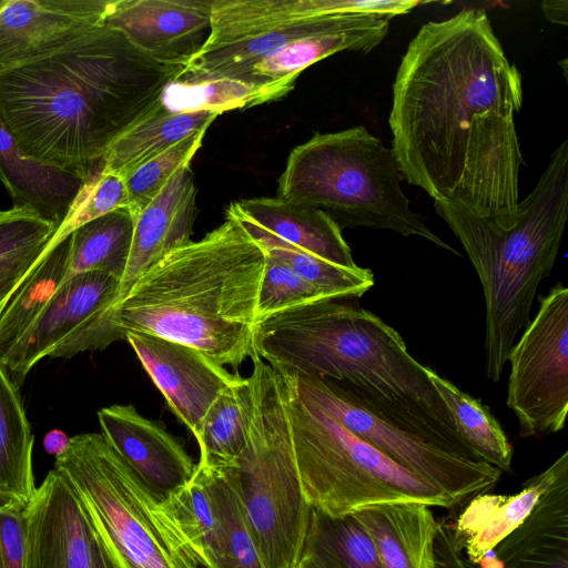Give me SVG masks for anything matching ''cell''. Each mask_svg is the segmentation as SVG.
<instances>
[{
  "instance_id": "obj_13",
  "label": "cell",
  "mask_w": 568,
  "mask_h": 568,
  "mask_svg": "<svg viewBox=\"0 0 568 568\" xmlns=\"http://www.w3.org/2000/svg\"><path fill=\"white\" fill-rule=\"evenodd\" d=\"M24 568H91L103 542L83 503L55 468L24 507Z\"/></svg>"
},
{
  "instance_id": "obj_33",
  "label": "cell",
  "mask_w": 568,
  "mask_h": 568,
  "mask_svg": "<svg viewBox=\"0 0 568 568\" xmlns=\"http://www.w3.org/2000/svg\"><path fill=\"white\" fill-rule=\"evenodd\" d=\"M237 220L267 254L285 263L313 286L336 298L353 300L361 297L375 284L374 273L369 268L358 265L345 267L328 262L283 241L252 223Z\"/></svg>"
},
{
  "instance_id": "obj_28",
  "label": "cell",
  "mask_w": 568,
  "mask_h": 568,
  "mask_svg": "<svg viewBox=\"0 0 568 568\" xmlns=\"http://www.w3.org/2000/svg\"><path fill=\"white\" fill-rule=\"evenodd\" d=\"M201 465L207 477L216 524L204 568H264L237 495L231 467Z\"/></svg>"
},
{
  "instance_id": "obj_6",
  "label": "cell",
  "mask_w": 568,
  "mask_h": 568,
  "mask_svg": "<svg viewBox=\"0 0 568 568\" xmlns=\"http://www.w3.org/2000/svg\"><path fill=\"white\" fill-rule=\"evenodd\" d=\"M402 180L392 149L357 125L316 133L295 146L278 179L277 197L324 211L341 230H389L460 256L412 210Z\"/></svg>"
},
{
  "instance_id": "obj_31",
  "label": "cell",
  "mask_w": 568,
  "mask_h": 568,
  "mask_svg": "<svg viewBox=\"0 0 568 568\" xmlns=\"http://www.w3.org/2000/svg\"><path fill=\"white\" fill-rule=\"evenodd\" d=\"M427 377L444 402L460 438L483 462L511 471L513 448L489 407L426 366Z\"/></svg>"
},
{
  "instance_id": "obj_21",
  "label": "cell",
  "mask_w": 568,
  "mask_h": 568,
  "mask_svg": "<svg viewBox=\"0 0 568 568\" xmlns=\"http://www.w3.org/2000/svg\"><path fill=\"white\" fill-rule=\"evenodd\" d=\"M226 213L323 260L357 266L342 230L320 209L280 197H255L232 203Z\"/></svg>"
},
{
  "instance_id": "obj_40",
  "label": "cell",
  "mask_w": 568,
  "mask_h": 568,
  "mask_svg": "<svg viewBox=\"0 0 568 568\" xmlns=\"http://www.w3.org/2000/svg\"><path fill=\"white\" fill-rule=\"evenodd\" d=\"M47 244L29 247L0 260V303L36 263Z\"/></svg>"
},
{
  "instance_id": "obj_14",
  "label": "cell",
  "mask_w": 568,
  "mask_h": 568,
  "mask_svg": "<svg viewBox=\"0 0 568 568\" xmlns=\"http://www.w3.org/2000/svg\"><path fill=\"white\" fill-rule=\"evenodd\" d=\"M110 0H4L0 74L61 51L105 22Z\"/></svg>"
},
{
  "instance_id": "obj_38",
  "label": "cell",
  "mask_w": 568,
  "mask_h": 568,
  "mask_svg": "<svg viewBox=\"0 0 568 568\" xmlns=\"http://www.w3.org/2000/svg\"><path fill=\"white\" fill-rule=\"evenodd\" d=\"M59 226L30 206L0 210V260L47 244Z\"/></svg>"
},
{
  "instance_id": "obj_27",
  "label": "cell",
  "mask_w": 568,
  "mask_h": 568,
  "mask_svg": "<svg viewBox=\"0 0 568 568\" xmlns=\"http://www.w3.org/2000/svg\"><path fill=\"white\" fill-rule=\"evenodd\" d=\"M34 437L16 381L0 362V501L26 507L37 487Z\"/></svg>"
},
{
  "instance_id": "obj_8",
  "label": "cell",
  "mask_w": 568,
  "mask_h": 568,
  "mask_svg": "<svg viewBox=\"0 0 568 568\" xmlns=\"http://www.w3.org/2000/svg\"><path fill=\"white\" fill-rule=\"evenodd\" d=\"M286 386V409L307 504L333 516L392 503L450 508L438 488L400 467Z\"/></svg>"
},
{
  "instance_id": "obj_2",
  "label": "cell",
  "mask_w": 568,
  "mask_h": 568,
  "mask_svg": "<svg viewBox=\"0 0 568 568\" xmlns=\"http://www.w3.org/2000/svg\"><path fill=\"white\" fill-rule=\"evenodd\" d=\"M185 65L101 24L61 51L0 74V120L30 158L87 183L112 143Z\"/></svg>"
},
{
  "instance_id": "obj_26",
  "label": "cell",
  "mask_w": 568,
  "mask_h": 568,
  "mask_svg": "<svg viewBox=\"0 0 568 568\" xmlns=\"http://www.w3.org/2000/svg\"><path fill=\"white\" fill-rule=\"evenodd\" d=\"M69 241L70 235L59 243L49 241L36 263L0 303V362L68 278Z\"/></svg>"
},
{
  "instance_id": "obj_34",
  "label": "cell",
  "mask_w": 568,
  "mask_h": 568,
  "mask_svg": "<svg viewBox=\"0 0 568 568\" xmlns=\"http://www.w3.org/2000/svg\"><path fill=\"white\" fill-rule=\"evenodd\" d=\"M270 95L237 80L214 78L174 80L165 85L160 104L171 113L214 112L245 109L270 102Z\"/></svg>"
},
{
  "instance_id": "obj_30",
  "label": "cell",
  "mask_w": 568,
  "mask_h": 568,
  "mask_svg": "<svg viewBox=\"0 0 568 568\" xmlns=\"http://www.w3.org/2000/svg\"><path fill=\"white\" fill-rule=\"evenodd\" d=\"M298 565L304 568H383L376 547L353 514L311 507Z\"/></svg>"
},
{
  "instance_id": "obj_15",
  "label": "cell",
  "mask_w": 568,
  "mask_h": 568,
  "mask_svg": "<svg viewBox=\"0 0 568 568\" xmlns=\"http://www.w3.org/2000/svg\"><path fill=\"white\" fill-rule=\"evenodd\" d=\"M125 341L170 409L194 437L211 404L240 376L182 343L140 332H128Z\"/></svg>"
},
{
  "instance_id": "obj_22",
  "label": "cell",
  "mask_w": 568,
  "mask_h": 568,
  "mask_svg": "<svg viewBox=\"0 0 568 568\" xmlns=\"http://www.w3.org/2000/svg\"><path fill=\"white\" fill-rule=\"evenodd\" d=\"M496 550L499 568H568V469Z\"/></svg>"
},
{
  "instance_id": "obj_18",
  "label": "cell",
  "mask_w": 568,
  "mask_h": 568,
  "mask_svg": "<svg viewBox=\"0 0 568 568\" xmlns=\"http://www.w3.org/2000/svg\"><path fill=\"white\" fill-rule=\"evenodd\" d=\"M98 420L102 436L160 501L192 478L195 464L180 440L133 405L103 407Z\"/></svg>"
},
{
  "instance_id": "obj_32",
  "label": "cell",
  "mask_w": 568,
  "mask_h": 568,
  "mask_svg": "<svg viewBox=\"0 0 568 568\" xmlns=\"http://www.w3.org/2000/svg\"><path fill=\"white\" fill-rule=\"evenodd\" d=\"M134 220L122 207L92 220L70 234L68 277L101 272L121 280L126 267Z\"/></svg>"
},
{
  "instance_id": "obj_35",
  "label": "cell",
  "mask_w": 568,
  "mask_h": 568,
  "mask_svg": "<svg viewBox=\"0 0 568 568\" xmlns=\"http://www.w3.org/2000/svg\"><path fill=\"white\" fill-rule=\"evenodd\" d=\"M206 131L195 133L146 161L123 178L133 219L152 202L172 176L190 165Z\"/></svg>"
},
{
  "instance_id": "obj_36",
  "label": "cell",
  "mask_w": 568,
  "mask_h": 568,
  "mask_svg": "<svg viewBox=\"0 0 568 568\" xmlns=\"http://www.w3.org/2000/svg\"><path fill=\"white\" fill-rule=\"evenodd\" d=\"M324 300L339 298L313 286L285 263L266 253L256 323L277 313Z\"/></svg>"
},
{
  "instance_id": "obj_17",
  "label": "cell",
  "mask_w": 568,
  "mask_h": 568,
  "mask_svg": "<svg viewBox=\"0 0 568 568\" xmlns=\"http://www.w3.org/2000/svg\"><path fill=\"white\" fill-rule=\"evenodd\" d=\"M213 0H110L105 24L136 49L186 65L204 44Z\"/></svg>"
},
{
  "instance_id": "obj_41",
  "label": "cell",
  "mask_w": 568,
  "mask_h": 568,
  "mask_svg": "<svg viewBox=\"0 0 568 568\" xmlns=\"http://www.w3.org/2000/svg\"><path fill=\"white\" fill-rule=\"evenodd\" d=\"M546 19L552 23L567 26L568 23V1L567 0H546L541 4Z\"/></svg>"
},
{
  "instance_id": "obj_7",
  "label": "cell",
  "mask_w": 568,
  "mask_h": 568,
  "mask_svg": "<svg viewBox=\"0 0 568 568\" xmlns=\"http://www.w3.org/2000/svg\"><path fill=\"white\" fill-rule=\"evenodd\" d=\"M252 359L253 418L232 476L264 568H296L311 506L295 463L285 381L257 355Z\"/></svg>"
},
{
  "instance_id": "obj_43",
  "label": "cell",
  "mask_w": 568,
  "mask_h": 568,
  "mask_svg": "<svg viewBox=\"0 0 568 568\" xmlns=\"http://www.w3.org/2000/svg\"><path fill=\"white\" fill-rule=\"evenodd\" d=\"M91 568H119L104 544L98 552Z\"/></svg>"
},
{
  "instance_id": "obj_45",
  "label": "cell",
  "mask_w": 568,
  "mask_h": 568,
  "mask_svg": "<svg viewBox=\"0 0 568 568\" xmlns=\"http://www.w3.org/2000/svg\"><path fill=\"white\" fill-rule=\"evenodd\" d=\"M296 568H304V567H302V566L297 565V566H296Z\"/></svg>"
},
{
  "instance_id": "obj_44",
  "label": "cell",
  "mask_w": 568,
  "mask_h": 568,
  "mask_svg": "<svg viewBox=\"0 0 568 568\" xmlns=\"http://www.w3.org/2000/svg\"><path fill=\"white\" fill-rule=\"evenodd\" d=\"M4 0H0V8L3 6Z\"/></svg>"
},
{
  "instance_id": "obj_37",
  "label": "cell",
  "mask_w": 568,
  "mask_h": 568,
  "mask_svg": "<svg viewBox=\"0 0 568 568\" xmlns=\"http://www.w3.org/2000/svg\"><path fill=\"white\" fill-rule=\"evenodd\" d=\"M122 207H128L123 178L100 171L82 185L51 241L58 243L81 225Z\"/></svg>"
},
{
  "instance_id": "obj_9",
  "label": "cell",
  "mask_w": 568,
  "mask_h": 568,
  "mask_svg": "<svg viewBox=\"0 0 568 568\" xmlns=\"http://www.w3.org/2000/svg\"><path fill=\"white\" fill-rule=\"evenodd\" d=\"M53 468L77 491L119 568H200L162 503L101 433L70 437Z\"/></svg>"
},
{
  "instance_id": "obj_25",
  "label": "cell",
  "mask_w": 568,
  "mask_h": 568,
  "mask_svg": "<svg viewBox=\"0 0 568 568\" xmlns=\"http://www.w3.org/2000/svg\"><path fill=\"white\" fill-rule=\"evenodd\" d=\"M214 112L171 113L158 102L109 148L101 171L122 178L195 133L206 131Z\"/></svg>"
},
{
  "instance_id": "obj_24",
  "label": "cell",
  "mask_w": 568,
  "mask_h": 568,
  "mask_svg": "<svg viewBox=\"0 0 568 568\" xmlns=\"http://www.w3.org/2000/svg\"><path fill=\"white\" fill-rule=\"evenodd\" d=\"M0 181L13 205L30 206L58 226L83 183L23 153L0 120Z\"/></svg>"
},
{
  "instance_id": "obj_3",
  "label": "cell",
  "mask_w": 568,
  "mask_h": 568,
  "mask_svg": "<svg viewBox=\"0 0 568 568\" xmlns=\"http://www.w3.org/2000/svg\"><path fill=\"white\" fill-rule=\"evenodd\" d=\"M324 300L255 324L254 351L282 376L338 382L388 419L442 449L480 462L402 335L373 312Z\"/></svg>"
},
{
  "instance_id": "obj_39",
  "label": "cell",
  "mask_w": 568,
  "mask_h": 568,
  "mask_svg": "<svg viewBox=\"0 0 568 568\" xmlns=\"http://www.w3.org/2000/svg\"><path fill=\"white\" fill-rule=\"evenodd\" d=\"M24 507L0 504V568H24Z\"/></svg>"
},
{
  "instance_id": "obj_10",
  "label": "cell",
  "mask_w": 568,
  "mask_h": 568,
  "mask_svg": "<svg viewBox=\"0 0 568 568\" xmlns=\"http://www.w3.org/2000/svg\"><path fill=\"white\" fill-rule=\"evenodd\" d=\"M304 400L315 405L384 456L446 494L454 505L489 493L501 471L485 462L448 453L378 413L338 382L283 376Z\"/></svg>"
},
{
  "instance_id": "obj_12",
  "label": "cell",
  "mask_w": 568,
  "mask_h": 568,
  "mask_svg": "<svg viewBox=\"0 0 568 568\" xmlns=\"http://www.w3.org/2000/svg\"><path fill=\"white\" fill-rule=\"evenodd\" d=\"M568 469V450L527 479L513 495L481 493L452 506L437 520L436 568H476L487 552L515 530L557 477Z\"/></svg>"
},
{
  "instance_id": "obj_1",
  "label": "cell",
  "mask_w": 568,
  "mask_h": 568,
  "mask_svg": "<svg viewBox=\"0 0 568 568\" xmlns=\"http://www.w3.org/2000/svg\"><path fill=\"white\" fill-rule=\"evenodd\" d=\"M521 104V74L486 11L425 23L393 84L388 123L402 178L434 201L510 227L524 164L515 125Z\"/></svg>"
},
{
  "instance_id": "obj_42",
  "label": "cell",
  "mask_w": 568,
  "mask_h": 568,
  "mask_svg": "<svg viewBox=\"0 0 568 568\" xmlns=\"http://www.w3.org/2000/svg\"><path fill=\"white\" fill-rule=\"evenodd\" d=\"M70 437L62 430L52 429L43 438V447L45 452L54 457L61 455L69 445Z\"/></svg>"
},
{
  "instance_id": "obj_11",
  "label": "cell",
  "mask_w": 568,
  "mask_h": 568,
  "mask_svg": "<svg viewBox=\"0 0 568 568\" xmlns=\"http://www.w3.org/2000/svg\"><path fill=\"white\" fill-rule=\"evenodd\" d=\"M506 405L519 436L564 429L568 413V287L556 283L538 297V311L509 351Z\"/></svg>"
},
{
  "instance_id": "obj_20",
  "label": "cell",
  "mask_w": 568,
  "mask_h": 568,
  "mask_svg": "<svg viewBox=\"0 0 568 568\" xmlns=\"http://www.w3.org/2000/svg\"><path fill=\"white\" fill-rule=\"evenodd\" d=\"M389 21L388 17L373 14L339 16L329 27L262 59L240 81L265 91L272 101L278 100L313 63L342 51H372L388 33Z\"/></svg>"
},
{
  "instance_id": "obj_4",
  "label": "cell",
  "mask_w": 568,
  "mask_h": 568,
  "mask_svg": "<svg viewBox=\"0 0 568 568\" xmlns=\"http://www.w3.org/2000/svg\"><path fill=\"white\" fill-rule=\"evenodd\" d=\"M266 253L240 221H225L151 266L116 307L124 334L182 343L221 366L256 356L254 327Z\"/></svg>"
},
{
  "instance_id": "obj_23",
  "label": "cell",
  "mask_w": 568,
  "mask_h": 568,
  "mask_svg": "<svg viewBox=\"0 0 568 568\" xmlns=\"http://www.w3.org/2000/svg\"><path fill=\"white\" fill-rule=\"evenodd\" d=\"M352 514L374 541L383 568H436L437 519L427 505L382 504Z\"/></svg>"
},
{
  "instance_id": "obj_16",
  "label": "cell",
  "mask_w": 568,
  "mask_h": 568,
  "mask_svg": "<svg viewBox=\"0 0 568 568\" xmlns=\"http://www.w3.org/2000/svg\"><path fill=\"white\" fill-rule=\"evenodd\" d=\"M119 282L118 277L101 272L68 277L32 326L1 361L10 375L23 379L36 364L50 357L59 344L97 322L100 316L118 325L108 312Z\"/></svg>"
},
{
  "instance_id": "obj_29",
  "label": "cell",
  "mask_w": 568,
  "mask_h": 568,
  "mask_svg": "<svg viewBox=\"0 0 568 568\" xmlns=\"http://www.w3.org/2000/svg\"><path fill=\"white\" fill-rule=\"evenodd\" d=\"M253 409L251 379L239 376L219 394L203 417L195 436L199 463L234 467L246 445Z\"/></svg>"
},
{
  "instance_id": "obj_19",
  "label": "cell",
  "mask_w": 568,
  "mask_h": 568,
  "mask_svg": "<svg viewBox=\"0 0 568 568\" xmlns=\"http://www.w3.org/2000/svg\"><path fill=\"white\" fill-rule=\"evenodd\" d=\"M194 175L180 169L158 196L133 220V236L124 273L108 315L116 321V307L138 280L171 251L190 243L196 217ZM118 322V321H116Z\"/></svg>"
},
{
  "instance_id": "obj_5",
  "label": "cell",
  "mask_w": 568,
  "mask_h": 568,
  "mask_svg": "<svg viewBox=\"0 0 568 568\" xmlns=\"http://www.w3.org/2000/svg\"><path fill=\"white\" fill-rule=\"evenodd\" d=\"M460 241L483 287L485 376L498 382L510 348L529 324L542 280L552 272L568 219V141L550 155L534 190L518 203L515 223L499 227L470 212L434 201Z\"/></svg>"
}]
</instances>
